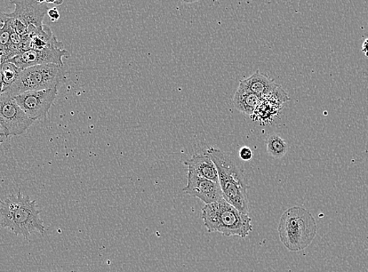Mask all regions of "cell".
Instances as JSON below:
<instances>
[{
  "label": "cell",
  "mask_w": 368,
  "mask_h": 272,
  "mask_svg": "<svg viewBox=\"0 0 368 272\" xmlns=\"http://www.w3.org/2000/svg\"><path fill=\"white\" fill-rule=\"evenodd\" d=\"M207 154L217 167L224 200L240 212L249 214V197L247 193L249 185L241 168L233 158L220 149L210 148L208 149Z\"/></svg>",
  "instance_id": "1"
},
{
  "label": "cell",
  "mask_w": 368,
  "mask_h": 272,
  "mask_svg": "<svg viewBox=\"0 0 368 272\" xmlns=\"http://www.w3.org/2000/svg\"><path fill=\"white\" fill-rule=\"evenodd\" d=\"M1 208V226L9 228L15 236H22L29 239L34 231L44 234L45 227L44 221L40 218L36 200L30 199L29 196L21 193L7 197L0 201Z\"/></svg>",
  "instance_id": "2"
},
{
  "label": "cell",
  "mask_w": 368,
  "mask_h": 272,
  "mask_svg": "<svg viewBox=\"0 0 368 272\" xmlns=\"http://www.w3.org/2000/svg\"><path fill=\"white\" fill-rule=\"evenodd\" d=\"M277 231L280 240L287 250L300 252L313 243L317 225L313 215L305 208L292 206L282 214Z\"/></svg>",
  "instance_id": "3"
},
{
  "label": "cell",
  "mask_w": 368,
  "mask_h": 272,
  "mask_svg": "<svg viewBox=\"0 0 368 272\" xmlns=\"http://www.w3.org/2000/svg\"><path fill=\"white\" fill-rule=\"evenodd\" d=\"M202 217L205 227L210 233H218L228 237L245 238L253 229L249 214L240 212L225 200L205 205Z\"/></svg>",
  "instance_id": "4"
},
{
  "label": "cell",
  "mask_w": 368,
  "mask_h": 272,
  "mask_svg": "<svg viewBox=\"0 0 368 272\" xmlns=\"http://www.w3.org/2000/svg\"><path fill=\"white\" fill-rule=\"evenodd\" d=\"M66 79L63 66L49 64L23 69L16 82L4 91L15 97L29 91H39L58 88Z\"/></svg>",
  "instance_id": "5"
},
{
  "label": "cell",
  "mask_w": 368,
  "mask_h": 272,
  "mask_svg": "<svg viewBox=\"0 0 368 272\" xmlns=\"http://www.w3.org/2000/svg\"><path fill=\"white\" fill-rule=\"evenodd\" d=\"M34 122L11 96L6 93L0 95V134L4 138L25 134Z\"/></svg>",
  "instance_id": "6"
},
{
  "label": "cell",
  "mask_w": 368,
  "mask_h": 272,
  "mask_svg": "<svg viewBox=\"0 0 368 272\" xmlns=\"http://www.w3.org/2000/svg\"><path fill=\"white\" fill-rule=\"evenodd\" d=\"M11 3L15 5V10L9 14L4 13V15L28 29L29 26L42 27L45 16L51 9L49 4L61 5L63 1L14 0Z\"/></svg>",
  "instance_id": "7"
},
{
  "label": "cell",
  "mask_w": 368,
  "mask_h": 272,
  "mask_svg": "<svg viewBox=\"0 0 368 272\" xmlns=\"http://www.w3.org/2000/svg\"><path fill=\"white\" fill-rule=\"evenodd\" d=\"M58 94V88L39 91H29L14 97L19 107L31 119L45 120Z\"/></svg>",
  "instance_id": "8"
},
{
  "label": "cell",
  "mask_w": 368,
  "mask_h": 272,
  "mask_svg": "<svg viewBox=\"0 0 368 272\" xmlns=\"http://www.w3.org/2000/svg\"><path fill=\"white\" fill-rule=\"evenodd\" d=\"M69 53L59 47H49L44 50H29L16 56L10 61L20 69H26L36 66L55 65L63 66V57L68 56Z\"/></svg>",
  "instance_id": "9"
},
{
  "label": "cell",
  "mask_w": 368,
  "mask_h": 272,
  "mask_svg": "<svg viewBox=\"0 0 368 272\" xmlns=\"http://www.w3.org/2000/svg\"><path fill=\"white\" fill-rule=\"evenodd\" d=\"M183 191L202 200L205 205L224 201L220 183L199 178L191 172H188V185Z\"/></svg>",
  "instance_id": "10"
},
{
  "label": "cell",
  "mask_w": 368,
  "mask_h": 272,
  "mask_svg": "<svg viewBox=\"0 0 368 272\" xmlns=\"http://www.w3.org/2000/svg\"><path fill=\"white\" fill-rule=\"evenodd\" d=\"M184 165L188 166V172L198 177L219 183L217 167L207 153L195 155L184 162Z\"/></svg>",
  "instance_id": "11"
},
{
  "label": "cell",
  "mask_w": 368,
  "mask_h": 272,
  "mask_svg": "<svg viewBox=\"0 0 368 272\" xmlns=\"http://www.w3.org/2000/svg\"><path fill=\"white\" fill-rule=\"evenodd\" d=\"M242 84L247 90L262 99L275 92L281 86L277 85L274 79H270L265 74H261L260 70L255 71L250 77L241 80Z\"/></svg>",
  "instance_id": "12"
},
{
  "label": "cell",
  "mask_w": 368,
  "mask_h": 272,
  "mask_svg": "<svg viewBox=\"0 0 368 272\" xmlns=\"http://www.w3.org/2000/svg\"><path fill=\"white\" fill-rule=\"evenodd\" d=\"M261 99L247 89L242 84H239L234 97L235 107L241 113L253 115L260 105Z\"/></svg>",
  "instance_id": "13"
},
{
  "label": "cell",
  "mask_w": 368,
  "mask_h": 272,
  "mask_svg": "<svg viewBox=\"0 0 368 272\" xmlns=\"http://www.w3.org/2000/svg\"><path fill=\"white\" fill-rule=\"evenodd\" d=\"M268 153L275 158H281L287 153V143L277 134H272L267 140Z\"/></svg>",
  "instance_id": "14"
},
{
  "label": "cell",
  "mask_w": 368,
  "mask_h": 272,
  "mask_svg": "<svg viewBox=\"0 0 368 272\" xmlns=\"http://www.w3.org/2000/svg\"><path fill=\"white\" fill-rule=\"evenodd\" d=\"M21 71V69L9 61H6L0 65V73H1L4 85L3 92L16 82Z\"/></svg>",
  "instance_id": "15"
},
{
  "label": "cell",
  "mask_w": 368,
  "mask_h": 272,
  "mask_svg": "<svg viewBox=\"0 0 368 272\" xmlns=\"http://www.w3.org/2000/svg\"><path fill=\"white\" fill-rule=\"evenodd\" d=\"M239 157L244 161H250L253 157V151L249 147H243L239 151Z\"/></svg>",
  "instance_id": "16"
},
{
  "label": "cell",
  "mask_w": 368,
  "mask_h": 272,
  "mask_svg": "<svg viewBox=\"0 0 368 272\" xmlns=\"http://www.w3.org/2000/svg\"><path fill=\"white\" fill-rule=\"evenodd\" d=\"M47 14L49 15V17L51 18L52 21H58L60 19V14L57 8L56 7L51 8L49 11H48Z\"/></svg>",
  "instance_id": "17"
},
{
  "label": "cell",
  "mask_w": 368,
  "mask_h": 272,
  "mask_svg": "<svg viewBox=\"0 0 368 272\" xmlns=\"http://www.w3.org/2000/svg\"><path fill=\"white\" fill-rule=\"evenodd\" d=\"M362 51L364 53L367 58H368V38L365 39L362 45Z\"/></svg>",
  "instance_id": "18"
},
{
  "label": "cell",
  "mask_w": 368,
  "mask_h": 272,
  "mask_svg": "<svg viewBox=\"0 0 368 272\" xmlns=\"http://www.w3.org/2000/svg\"><path fill=\"white\" fill-rule=\"evenodd\" d=\"M4 85L2 81L1 73H0V95L3 94Z\"/></svg>",
  "instance_id": "19"
},
{
  "label": "cell",
  "mask_w": 368,
  "mask_h": 272,
  "mask_svg": "<svg viewBox=\"0 0 368 272\" xmlns=\"http://www.w3.org/2000/svg\"><path fill=\"white\" fill-rule=\"evenodd\" d=\"M4 26V20L1 17H0V31H1Z\"/></svg>",
  "instance_id": "20"
},
{
  "label": "cell",
  "mask_w": 368,
  "mask_h": 272,
  "mask_svg": "<svg viewBox=\"0 0 368 272\" xmlns=\"http://www.w3.org/2000/svg\"><path fill=\"white\" fill-rule=\"evenodd\" d=\"M6 138L4 137V136L0 134V143H2L3 142H4L6 141Z\"/></svg>",
  "instance_id": "21"
},
{
  "label": "cell",
  "mask_w": 368,
  "mask_h": 272,
  "mask_svg": "<svg viewBox=\"0 0 368 272\" xmlns=\"http://www.w3.org/2000/svg\"><path fill=\"white\" fill-rule=\"evenodd\" d=\"M53 272H59V271H53Z\"/></svg>",
  "instance_id": "22"
}]
</instances>
